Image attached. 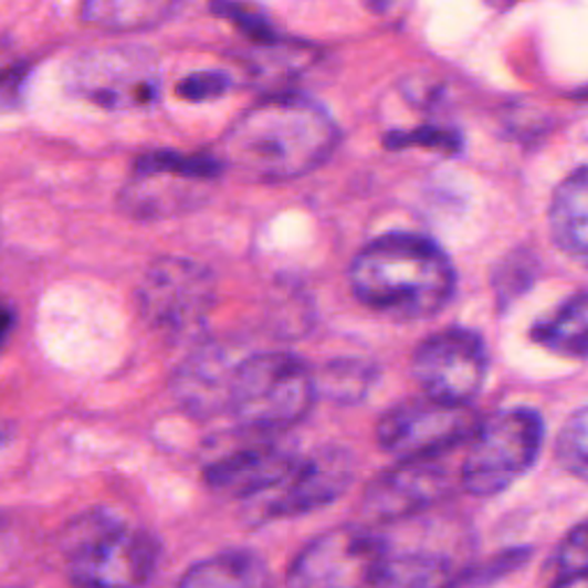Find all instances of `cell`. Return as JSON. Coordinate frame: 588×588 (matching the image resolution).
Returning a JSON list of instances; mask_svg holds the SVG:
<instances>
[{
	"mask_svg": "<svg viewBox=\"0 0 588 588\" xmlns=\"http://www.w3.org/2000/svg\"><path fill=\"white\" fill-rule=\"evenodd\" d=\"M338 127L319 104L279 95L249 108L221 140V161L260 182L302 178L325 164Z\"/></svg>",
	"mask_w": 588,
	"mask_h": 588,
	"instance_id": "6da1fadb",
	"label": "cell"
},
{
	"mask_svg": "<svg viewBox=\"0 0 588 588\" xmlns=\"http://www.w3.org/2000/svg\"><path fill=\"white\" fill-rule=\"evenodd\" d=\"M449 255L419 234L393 232L366 244L349 267V287L370 311L398 322L430 319L455 294Z\"/></svg>",
	"mask_w": 588,
	"mask_h": 588,
	"instance_id": "7a4b0ae2",
	"label": "cell"
},
{
	"mask_svg": "<svg viewBox=\"0 0 588 588\" xmlns=\"http://www.w3.org/2000/svg\"><path fill=\"white\" fill-rule=\"evenodd\" d=\"M74 588H145L161 558L159 538L108 508L72 519L61 536Z\"/></svg>",
	"mask_w": 588,
	"mask_h": 588,
	"instance_id": "3957f363",
	"label": "cell"
},
{
	"mask_svg": "<svg viewBox=\"0 0 588 588\" xmlns=\"http://www.w3.org/2000/svg\"><path fill=\"white\" fill-rule=\"evenodd\" d=\"M317 398V379L287 351L244 357L234 370L228 411L242 430L281 434L302 423Z\"/></svg>",
	"mask_w": 588,
	"mask_h": 588,
	"instance_id": "277c9868",
	"label": "cell"
},
{
	"mask_svg": "<svg viewBox=\"0 0 588 588\" xmlns=\"http://www.w3.org/2000/svg\"><path fill=\"white\" fill-rule=\"evenodd\" d=\"M543 439L545 423L538 411L526 407L496 411L469 437L460 485L481 498L506 492L536 464Z\"/></svg>",
	"mask_w": 588,
	"mask_h": 588,
	"instance_id": "5b68a950",
	"label": "cell"
},
{
	"mask_svg": "<svg viewBox=\"0 0 588 588\" xmlns=\"http://www.w3.org/2000/svg\"><path fill=\"white\" fill-rule=\"evenodd\" d=\"M65 87L106 111L150 108L161 95V65L155 51L136 44L85 49L67 63Z\"/></svg>",
	"mask_w": 588,
	"mask_h": 588,
	"instance_id": "8992f818",
	"label": "cell"
},
{
	"mask_svg": "<svg viewBox=\"0 0 588 588\" xmlns=\"http://www.w3.org/2000/svg\"><path fill=\"white\" fill-rule=\"evenodd\" d=\"M136 304L143 322L155 334L178 340L204 325L217 304V279L204 264L180 258H157L145 270Z\"/></svg>",
	"mask_w": 588,
	"mask_h": 588,
	"instance_id": "52a82bcc",
	"label": "cell"
},
{
	"mask_svg": "<svg viewBox=\"0 0 588 588\" xmlns=\"http://www.w3.org/2000/svg\"><path fill=\"white\" fill-rule=\"evenodd\" d=\"M479 423L469 405L421 396L385 411L377 423V441L398 460L437 458L469 441Z\"/></svg>",
	"mask_w": 588,
	"mask_h": 588,
	"instance_id": "ba28073f",
	"label": "cell"
},
{
	"mask_svg": "<svg viewBox=\"0 0 588 588\" xmlns=\"http://www.w3.org/2000/svg\"><path fill=\"white\" fill-rule=\"evenodd\" d=\"M389 545L368 526H338L308 543L287 570V588H370Z\"/></svg>",
	"mask_w": 588,
	"mask_h": 588,
	"instance_id": "9c48e42d",
	"label": "cell"
},
{
	"mask_svg": "<svg viewBox=\"0 0 588 588\" xmlns=\"http://www.w3.org/2000/svg\"><path fill=\"white\" fill-rule=\"evenodd\" d=\"M487 349L483 338L462 327L428 336L414 351L411 370L423 393L437 400L469 405L487 379Z\"/></svg>",
	"mask_w": 588,
	"mask_h": 588,
	"instance_id": "30bf717a",
	"label": "cell"
},
{
	"mask_svg": "<svg viewBox=\"0 0 588 588\" xmlns=\"http://www.w3.org/2000/svg\"><path fill=\"white\" fill-rule=\"evenodd\" d=\"M221 170V159L208 155L150 153L136 161L134 178L120 193V208L143 221L175 214L187 204L189 187L212 182Z\"/></svg>",
	"mask_w": 588,
	"mask_h": 588,
	"instance_id": "8fae6325",
	"label": "cell"
},
{
	"mask_svg": "<svg viewBox=\"0 0 588 588\" xmlns=\"http://www.w3.org/2000/svg\"><path fill=\"white\" fill-rule=\"evenodd\" d=\"M351 479H355V460L345 449H315L297 458L281 485L251 502L255 519H290L327 508L347 492Z\"/></svg>",
	"mask_w": 588,
	"mask_h": 588,
	"instance_id": "7c38bea8",
	"label": "cell"
},
{
	"mask_svg": "<svg viewBox=\"0 0 588 588\" xmlns=\"http://www.w3.org/2000/svg\"><path fill=\"white\" fill-rule=\"evenodd\" d=\"M244 432L249 434L244 441L210 458L202 476L212 492L251 504L281 485L300 455L279 441V434Z\"/></svg>",
	"mask_w": 588,
	"mask_h": 588,
	"instance_id": "4fadbf2b",
	"label": "cell"
},
{
	"mask_svg": "<svg viewBox=\"0 0 588 588\" xmlns=\"http://www.w3.org/2000/svg\"><path fill=\"white\" fill-rule=\"evenodd\" d=\"M449 494L451 474L437 458L398 460L396 466L368 483L361 511L375 524H398L434 508Z\"/></svg>",
	"mask_w": 588,
	"mask_h": 588,
	"instance_id": "5bb4252c",
	"label": "cell"
},
{
	"mask_svg": "<svg viewBox=\"0 0 588 588\" xmlns=\"http://www.w3.org/2000/svg\"><path fill=\"white\" fill-rule=\"evenodd\" d=\"M242 359H234L232 349L221 343L196 347L172 375V391L180 405L193 417L212 419L228 411L234 370Z\"/></svg>",
	"mask_w": 588,
	"mask_h": 588,
	"instance_id": "9a60e30c",
	"label": "cell"
},
{
	"mask_svg": "<svg viewBox=\"0 0 588 588\" xmlns=\"http://www.w3.org/2000/svg\"><path fill=\"white\" fill-rule=\"evenodd\" d=\"M462 570L455 558L439 549H387L370 588H458Z\"/></svg>",
	"mask_w": 588,
	"mask_h": 588,
	"instance_id": "2e32d148",
	"label": "cell"
},
{
	"mask_svg": "<svg viewBox=\"0 0 588 588\" xmlns=\"http://www.w3.org/2000/svg\"><path fill=\"white\" fill-rule=\"evenodd\" d=\"M549 232L556 249L588 267V166L556 187L549 204Z\"/></svg>",
	"mask_w": 588,
	"mask_h": 588,
	"instance_id": "e0dca14e",
	"label": "cell"
},
{
	"mask_svg": "<svg viewBox=\"0 0 588 588\" xmlns=\"http://www.w3.org/2000/svg\"><path fill=\"white\" fill-rule=\"evenodd\" d=\"M178 588H272V577L255 552L228 549L193 564Z\"/></svg>",
	"mask_w": 588,
	"mask_h": 588,
	"instance_id": "ac0fdd59",
	"label": "cell"
},
{
	"mask_svg": "<svg viewBox=\"0 0 588 588\" xmlns=\"http://www.w3.org/2000/svg\"><path fill=\"white\" fill-rule=\"evenodd\" d=\"M185 0H83V23L104 33H140L166 23Z\"/></svg>",
	"mask_w": 588,
	"mask_h": 588,
	"instance_id": "d6986e66",
	"label": "cell"
},
{
	"mask_svg": "<svg viewBox=\"0 0 588 588\" xmlns=\"http://www.w3.org/2000/svg\"><path fill=\"white\" fill-rule=\"evenodd\" d=\"M532 340L556 357L588 359V292L573 294L532 327Z\"/></svg>",
	"mask_w": 588,
	"mask_h": 588,
	"instance_id": "ffe728a7",
	"label": "cell"
},
{
	"mask_svg": "<svg viewBox=\"0 0 588 588\" xmlns=\"http://www.w3.org/2000/svg\"><path fill=\"white\" fill-rule=\"evenodd\" d=\"M313 61L315 51L308 44L279 35L253 44L244 55V67L262 85H281L306 72Z\"/></svg>",
	"mask_w": 588,
	"mask_h": 588,
	"instance_id": "44dd1931",
	"label": "cell"
},
{
	"mask_svg": "<svg viewBox=\"0 0 588 588\" xmlns=\"http://www.w3.org/2000/svg\"><path fill=\"white\" fill-rule=\"evenodd\" d=\"M581 581H588V519L573 526L552 556L554 588H570Z\"/></svg>",
	"mask_w": 588,
	"mask_h": 588,
	"instance_id": "7402d4cb",
	"label": "cell"
},
{
	"mask_svg": "<svg viewBox=\"0 0 588 588\" xmlns=\"http://www.w3.org/2000/svg\"><path fill=\"white\" fill-rule=\"evenodd\" d=\"M556 458L566 472L588 483V405L579 407L558 432Z\"/></svg>",
	"mask_w": 588,
	"mask_h": 588,
	"instance_id": "603a6c76",
	"label": "cell"
},
{
	"mask_svg": "<svg viewBox=\"0 0 588 588\" xmlns=\"http://www.w3.org/2000/svg\"><path fill=\"white\" fill-rule=\"evenodd\" d=\"M212 10L221 19L230 21L253 44L270 42V40L279 38V33L274 31V25L267 19V14L251 3H242V0H212Z\"/></svg>",
	"mask_w": 588,
	"mask_h": 588,
	"instance_id": "cb8c5ba5",
	"label": "cell"
},
{
	"mask_svg": "<svg viewBox=\"0 0 588 588\" xmlns=\"http://www.w3.org/2000/svg\"><path fill=\"white\" fill-rule=\"evenodd\" d=\"M317 379V377H315ZM372 375L361 364H334L325 370L322 381L317 379V393L325 391L329 398H361L370 385Z\"/></svg>",
	"mask_w": 588,
	"mask_h": 588,
	"instance_id": "d4e9b609",
	"label": "cell"
},
{
	"mask_svg": "<svg viewBox=\"0 0 588 588\" xmlns=\"http://www.w3.org/2000/svg\"><path fill=\"white\" fill-rule=\"evenodd\" d=\"M230 78L223 72H196L178 85V95L189 102H208L225 95Z\"/></svg>",
	"mask_w": 588,
	"mask_h": 588,
	"instance_id": "484cf974",
	"label": "cell"
},
{
	"mask_svg": "<svg viewBox=\"0 0 588 588\" xmlns=\"http://www.w3.org/2000/svg\"><path fill=\"white\" fill-rule=\"evenodd\" d=\"M28 67L14 57H0V113L14 111L21 104Z\"/></svg>",
	"mask_w": 588,
	"mask_h": 588,
	"instance_id": "4316f807",
	"label": "cell"
},
{
	"mask_svg": "<svg viewBox=\"0 0 588 588\" xmlns=\"http://www.w3.org/2000/svg\"><path fill=\"white\" fill-rule=\"evenodd\" d=\"M411 143H421L426 147H434V150H444V153H455L460 150V136L449 129H421L417 134H393L387 138L389 147H407Z\"/></svg>",
	"mask_w": 588,
	"mask_h": 588,
	"instance_id": "83f0119b",
	"label": "cell"
},
{
	"mask_svg": "<svg viewBox=\"0 0 588 588\" xmlns=\"http://www.w3.org/2000/svg\"><path fill=\"white\" fill-rule=\"evenodd\" d=\"M14 327H17V308L12 306V302L0 300V349H3V345L12 336Z\"/></svg>",
	"mask_w": 588,
	"mask_h": 588,
	"instance_id": "f1b7e54d",
	"label": "cell"
},
{
	"mask_svg": "<svg viewBox=\"0 0 588 588\" xmlns=\"http://www.w3.org/2000/svg\"><path fill=\"white\" fill-rule=\"evenodd\" d=\"M577 102H584V104H588V85H584V87H579V91H575V95H573Z\"/></svg>",
	"mask_w": 588,
	"mask_h": 588,
	"instance_id": "f546056e",
	"label": "cell"
},
{
	"mask_svg": "<svg viewBox=\"0 0 588 588\" xmlns=\"http://www.w3.org/2000/svg\"><path fill=\"white\" fill-rule=\"evenodd\" d=\"M0 441H3V430H0Z\"/></svg>",
	"mask_w": 588,
	"mask_h": 588,
	"instance_id": "4dcf8cb0",
	"label": "cell"
}]
</instances>
